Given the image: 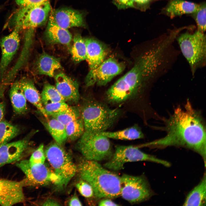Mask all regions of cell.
Masks as SVG:
<instances>
[{"label": "cell", "instance_id": "cell-1", "mask_svg": "<svg viewBox=\"0 0 206 206\" xmlns=\"http://www.w3.org/2000/svg\"><path fill=\"white\" fill-rule=\"evenodd\" d=\"M166 135L140 145L161 148L181 146L194 151L202 157L206 167L205 126L201 115L189 100L183 108L178 107L166 121Z\"/></svg>", "mask_w": 206, "mask_h": 206}, {"label": "cell", "instance_id": "cell-2", "mask_svg": "<svg viewBox=\"0 0 206 206\" xmlns=\"http://www.w3.org/2000/svg\"><path fill=\"white\" fill-rule=\"evenodd\" d=\"M171 43L167 39L153 45L140 55L132 68L108 90L106 98L110 103H119L137 94L154 78L163 64L166 50Z\"/></svg>", "mask_w": 206, "mask_h": 206}, {"label": "cell", "instance_id": "cell-3", "mask_svg": "<svg viewBox=\"0 0 206 206\" xmlns=\"http://www.w3.org/2000/svg\"><path fill=\"white\" fill-rule=\"evenodd\" d=\"M77 169L81 179L91 186L96 198L113 199L120 196V177L97 161L85 159Z\"/></svg>", "mask_w": 206, "mask_h": 206}, {"label": "cell", "instance_id": "cell-4", "mask_svg": "<svg viewBox=\"0 0 206 206\" xmlns=\"http://www.w3.org/2000/svg\"><path fill=\"white\" fill-rule=\"evenodd\" d=\"M84 131L100 133L106 131L116 121L120 114L119 109H111L98 101L86 102L81 111Z\"/></svg>", "mask_w": 206, "mask_h": 206}, {"label": "cell", "instance_id": "cell-5", "mask_svg": "<svg viewBox=\"0 0 206 206\" xmlns=\"http://www.w3.org/2000/svg\"><path fill=\"white\" fill-rule=\"evenodd\" d=\"M177 40L181 52L194 74L197 69L205 64V35L197 30L193 34L187 32L182 33Z\"/></svg>", "mask_w": 206, "mask_h": 206}, {"label": "cell", "instance_id": "cell-6", "mask_svg": "<svg viewBox=\"0 0 206 206\" xmlns=\"http://www.w3.org/2000/svg\"><path fill=\"white\" fill-rule=\"evenodd\" d=\"M45 153L54 172L61 179L62 187L66 186L77 171L71 157L56 142L48 145Z\"/></svg>", "mask_w": 206, "mask_h": 206}, {"label": "cell", "instance_id": "cell-7", "mask_svg": "<svg viewBox=\"0 0 206 206\" xmlns=\"http://www.w3.org/2000/svg\"><path fill=\"white\" fill-rule=\"evenodd\" d=\"M109 139L100 133L84 131L79 138L77 146L85 159L101 161L112 155V147Z\"/></svg>", "mask_w": 206, "mask_h": 206}, {"label": "cell", "instance_id": "cell-8", "mask_svg": "<svg viewBox=\"0 0 206 206\" xmlns=\"http://www.w3.org/2000/svg\"><path fill=\"white\" fill-rule=\"evenodd\" d=\"M143 161L157 163L166 167L171 165L167 161L143 152L137 146L118 145L116 147L111 159L104 165L108 169L118 171L123 169L126 163Z\"/></svg>", "mask_w": 206, "mask_h": 206}, {"label": "cell", "instance_id": "cell-9", "mask_svg": "<svg viewBox=\"0 0 206 206\" xmlns=\"http://www.w3.org/2000/svg\"><path fill=\"white\" fill-rule=\"evenodd\" d=\"M51 11L49 1L36 5L20 7L12 15L10 23L20 30L34 29L45 22Z\"/></svg>", "mask_w": 206, "mask_h": 206}, {"label": "cell", "instance_id": "cell-10", "mask_svg": "<svg viewBox=\"0 0 206 206\" xmlns=\"http://www.w3.org/2000/svg\"><path fill=\"white\" fill-rule=\"evenodd\" d=\"M120 196L132 203L144 201L153 195L144 176L123 174L120 177Z\"/></svg>", "mask_w": 206, "mask_h": 206}, {"label": "cell", "instance_id": "cell-11", "mask_svg": "<svg viewBox=\"0 0 206 206\" xmlns=\"http://www.w3.org/2000/svg\"><path fill=\"white\" fill-rule=\"evenodd\" d=\"M16 163V166L25 175L27 186H43L52 183L62 187L60 177L44 163L31 165L26 159Z\"/></svg>", "mask_w": 206, "mask_h": 206}, {"label": "cell", "instance_id": "cell-12", "mask_svg": "<svg viewBox=\"0 0 206 206\" xmlns=\"http://www.w3.org/2000/svg\"><path fill=\"white\" fill-rule=\"evenodd\" d=\"M123 63L114 57L105 60L95 69L90 70L86 77L85 83L87 87L95 84L98 86L106 85L125 68Z\"/></svg>", "mask_w": 206, "mask_h": 206}, {"label": "cell", "instance_id": "cell-13", "mask_svg": "<svg viewBox=\"0 0 206 206\" xmlns=\"http://www.w3.org/2000/svg\"><path fill=\"white\" fill-rule=\"evenodd\" d=\"M25 178L19 181L0 178V205L12 206L25 201Z\"/></svg>", "mask_w": 206, "mask_h": 206}, {"label": "cell", "instance_id": "cell-14", "mask_svg": "<svg viewBox=\"0 0 206 206\" xmlns=\"http://www.w3.org/2000/svg\"><path fill=\"white\" fill-rule=\"evenodd\" d=\"M35 133L31 132L21 140L0 146V168L21 160L25 155L31 137Z\"/></svg>", "mask_w": 206, "mask_h": 206}, {"label": "cell", "instance_id": "cell-15", "mask_svg": "<svg viewBox=\"0 0 206 206\" xmlns=\"http://www.w3.org/2000/svg\"><path fill=\"white\" fill-rule=\"evenodd\" d=\"M20 30L18 27H15L11 33L3 37L0 41L1 51L0 62V81L1 82L5 77L9 65L19 49Z\"/></svg>", "mask_w": 206, "mask_h": 206}, {"label": "cell", "instance_id": "cell-16", "mask_svg": "<svg viewBox=\"0 0 206 206\" xmlns=\"http://www.w3.org/2000/svg\"><path fill=\"white\" fill-rule=\"evenodd\" d=\"M49 21L64 29L84 26L82 13L76 10L63 9L51 11Z\"/></svg>", "mask_w": 206, "mask_h": 206}, {"label": "cell", "instance_id": "cell-17", "mask_svg": "<svg viewBox=\"0 0 206 206\" xmlns=\"http://www.w3.org/2000/svg\"><path fill=\"white\" fill-rule=\"evenodd\" d=\"M86 45V60L90 70L94 69L105 60L108 53L107 47L98 41L92 38L84 39Z\"/></svg>", "mask_w": 206, "mask_h": 206}, {"label": "cell", "instance_id": "cell-18", "mask_svg": "<svg viewBox=\"0 0 206 206\" xmlns=\"http://www.w3.org/2000/svg\"><path fill=\"white\" fill-rule=\"evenodd\" d=\"M55 79V87L65 101L77 102L80 98L78 83L63 73L57 74Z\"/></svg>", "mask_w": 206, "mask_h": 206}, {"label": "cell", "instance_id": "cell-19", "mask_svg": "<svg viewBox=\"0 0 206 206\" xmlns=\"http://www.w3.org/2000/svg\"><path fill=\"white\" fill-rule=\"evenodd\" d=\"M19 82L26 100L35 106L47 120L48 116L42 103L41 95L33 82L25 78H22Z\"/></svg>", "mask_w": 206, "mask_h": 206}, {"label": "cell", "instance_id": "cell-20", "mask_svg": "<svg viewBox=\"0 0 206 206\" xmlns=\"http://www.w3.org/2000/svg\"><path fill=\"white\" fill-rule=\"evenodd\" d=\"M62 68L59 60L46 53H43L38 58L35 68L39 74L53 77L55 71Z\"/></svg>", "mask_w": 206, "mask_h": 206}, {"label": "cell", "instance_id": "cell-21", "mask_svg": "<svg viewBox=\"0 0 206 206\" xmlns=\"http://www.w3.org/2000/svg\"><path fill=\"white\" fill-rule=\"evenodd\" d=\"M200 5L184 0H172L165 9L167 15L171 18L185 14L193 13Z\"/></svg>", "mask_w": 206, "mask_h": 206}, {"label": "cell", "instance_id": "cell-22", "mask_svg": "<svg viewBox=\"0 0 206 206\" xmlns=\"http://www.w3.org/2000/svg\"><path fill=\"white\" fill-rule=\"evenodd\" d=\"M33 33L31 32L27 31L26 33L24 45L21 53L14 67L4 77L3 83L8 85L12 81L17 72L26 62L29 56V50L32 44Z\"/></svg>", "mask_w": 206, "mask_h": 206}, {"label": "cell", "instance_id": "cell-23", "mask_svg": "<svg viewBox=\"0 0 206 206\" xmlns=\"http://www.w3.org/2000/svg\"><path fill=\"white\" fill-rule=\"evenodd\" d=\"M9 96L14 111L17 114L22 115L28 110L27 100L19 82H15L11 85Z\"/></svg>", "mask_w": 206, "mask_h": 206}, {"label": "cell", "instance_id": "cell-24", "mask_svg": "<svg viewBox=\"0 0 206 206\" xmlns=\"http://www.w3.org/2000/svg\"><path fill=\"white\" fill-rule=\"evenodd\" d=\"M46 35L48 41L52 43L69 44L72 36L68 29L61 27L49 21Z\"/></svg>", "mask_w": 206, "mask_h": 206}, {"label": "cell", "instance_id": "cell-25", "mask_svg": "<svg viewBox=\"0 0 206 206\" xmlns=\"http://www.w3.org/2000/svg\"><path fill=\"white\" fill-rule=\"evenodd\" d=\"M206 176L205 172L199 183L188 194L183 206L206 205Z\"/></svg>", "mask_w": 206, "mask_h": 206}, {"label": "cell", "instance_id": "cell-26", "mask_svg": "<svg viewBox=\"0 0 206 206\" xmlns=\"http://www.w3.org/2000/svg\"><path fill=\"white\" fill-rule=\"evenodd\" d=\"M109 138L122 140H133L144 137L141 129L134 125L124 129L115 132L105 131L100 133Z\"/></svg>", "mask_w": 206, "mask_h": 206}, {"label": "cell", "instance_id": "cell-27", "mask_svg": "<svg viewBox=\"0 0 206 206\" xmlns=\"http://www.w3.org/2000/svg\"><path fill=\"white\" fill-rule=\"evenodd\" d=\"M46 128L58 144L62 145L67 139L65 126L53 118L45 123Z\"/></svg>", "mask_w": 206, "mask_h": 206}, {"label": "cell", "instance_id": "cell-28", "mask_svg": "<svg viewBox=\"0 0 206 206\" xmlns=\"http://www.w3.org/2000/svg\"><path fill=\"white\" fill-rule=\"evenodd\" d=\"M20 132V129L18 126L2 120L0 122V146L8 142Z\"/></svg>", "mask_w": 206, "mask_h": 206}, {"label": "cell", "instance_id": "cell-29", "mask_svg": "<svg viewBox=\"0 0 206 206\" xmlns=\"http://www.w3.org/2000/svg\"><path fill=\"white\" fill-rule=\"evenodd\" d=\"M70 53L73 60L76 62L78 63L86 60V44L84 39L80 34H76L74 36Z\"/></svg>", "mask_w": 206, "mask_h": 206}, {"label": "cell", "instance_id": "cell-30", "mask_svg": "<svg viewBox=\"0 0 206 206\" xmlns=\"http://www.w3.org/2000/svg\"><path fill=\"white\" fill-rule=\"evenodd\" d=\"M40 95L43 106L49 103L65 102L56 87L48 83L44 84Z\"/></svg>", "mask_w": 206, "mask_h": 206}, {"label": "cell", "instance_id": "cell-31", "mask_svg": "<svg viewBox=\"0 0 206 206\" xmlns=\"http://www.w3.org/2000/svg\"><path fill=\"white\" fill-rule=\"evenodd\" d=\"M67 139L74 140L79 138L84 131L83 121L81 116L65 126Z\"/></svg>", "mask_w": 206, "mask_h": 206}, {"label": "cell", "instance_id": "cell-32", "mask_svg": "<svg viewBox=\"0 0 206 206\" xmlns=\"http://www.w3.org/2000/svg\"><path fill=\"white\" fill-rule=\"evenodd\" d=\"M81 111L77 107L69 106L64 111L52 116L66 126L80 117Z\"/></svg>", "mask_w": 206, "mask_h": 206}, {"label": "cell", "instance_id": "cell-33", "mask_svg": "<svg viewBox=\"0 0 206 206\" xmlns=\"http://www.w3.org/2000/svg\"><path fill=\"white\" fill-rule=\"evenodd\" d=\"M205 3L200 5L198 10L194 14L196 22L197 30L204 32L206 29V8Z\"/></svg>", "mask_w": 206, "mask_h": 206}, {"label": "cell", "instance_id": "cell-34", "mask_svg": "<svg viewBox=\"0 0 206 206\" xmlns=\"http://www.w3.org/2000/svg\"><path fill=\"white\" fill-rule=\"evenodd\" d=\"M44 106L47 116H52L64 111L69 106L65 102L49 103Z\"/></svg>", "mask_w": 206, "mask_h": 206}, {"label": "cell", "instance_id": "cell-35", "mask_svg": "<svg viewBox=\"0 0 206 206\" xmlns=\"http://www.w3.org/2000/svg\"><path fill=\"white\" fill-rule=\"evenodd\" d=\"M44 153L43 145L41 144L32 153L28 160L29 164L35 165L44 164L46 158Z\"/></svg>", "mask_w": 206, "mask_h": 206}, {"label": "cell", "instance_id": "cell-36", "mask_svg": "<svg viewBox=\"0 0 206 206\" xmlns=\"http://www.w3.org/2000/svg\"><path fill=\"white\" fill-rule=\"evenodd\" d=\"M76 186L80 194L84 197L90 198L94 196L92 187L86 181L81 179L76 184Z\"/></svg>", "mask_w": 206, "mask_h": 206}, {"label": "cell", "instance_id": "cell-37", "mask_svg": "<svg viewBox=\"0 0 206 206\" xmlns=\"http://www.w3.org/2000/svg\"><path fill=\"white\" fill-rule=\"evenodd\" d=\"M16 3L20 7L33 6L40 5L49 0H15Z\"/></svg>", "mask_w": 206, "mask_h": 206}, {"label": "cell", "instance_id": "cell-38", "mask_svg": "<svg viewBox=\"0 0 206 206\" xmlns=\"http://www.w3.org/2000/svg\"><path fill=\"white\" fill-rule=\"evenodd\" d=\"M114 4L119 9L132 7L134 1L132 0H113Z\"/></svg>", "mask_w": 206, "mask_h": 206}, {"label": "cell", "instance_id": "cell-39", "mask_svg": "<svg viewBox=\"0 0 206 206\" xmlns=\"http://www.w3.org/2000/svg\"><path fill=\"white\" fill-rule=\"evenodd\" d=\"M68 204L70 206H82V203L78 196L74 194L69 200Z\"/></svg>", "mask_w": 206, "mask_h": 206}, {"label": "cell", "instance_id": "cell-40", "mask_svg": "<svg viewBox=\"0 0 206 206\" xmlns=\"http://www.w3.org/2000/svg\"><path fill=\"white\" fill-rule=\"evenodd\" d=\"M99 206H117L119 205L114 202L111 200L108 199H104L101 200L98 203Z\"/></svg>", "mask_w": 206, "mask_h": 206}, {"label": "cell", "instance_id": "cell-41", "mask_svg": "<svg viewBox=\"0 0 206 206\" xmlns=\"http://www.w3.org/2000/svg\"><path fill=\"white\" fill-rule=\"evenodd\" d=\"M60 203L57 201L53 199H49L45 201L43 204V206H58L60 205Z\"/></svg>", "mask_w": 206, "mask_h": 206}, {"label": "cell", "instance_id": "cell-42", "mask_svg": "<svg viewBox=\"0 0 206 206\" xmlns=\"http://www.w3.org/2000/svg\"><path fill=\"white\" fill-rule=\"evenodd\" d=\"M5 112V105L2 102H0V122L3 120Z\"/></svg>", "mask_w": 206, "mask_h": 206}, {"label": "cell", "instance_id": "cell-43", "mask_svg": "<svg viewBox=\"0 0 206 206\" xmlns=\"http://www.w3.org/2000/svg\"><path fill=\"white\" fill-rule=\"evenodd\" d=\"M133 1H135L138 3L142 4V0H132Z\"/></svg>", "mask_w": 206, "mask_h": 206}, {"label": "cell", "instance_id": "cell-44", "mask_svg": "<svg viewBox=\"0 0 206 206\" xmlns=\"http://www.w3.org/2000/svg\"><path fill=\"white\" fill-rule=\"evenodd\" d=\"M149 0H142V3L143 4H144L148 2Z\"/></svg>", "mask_w": 206, "mask_h": 206}]
</instances>
